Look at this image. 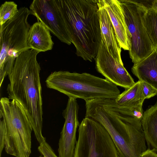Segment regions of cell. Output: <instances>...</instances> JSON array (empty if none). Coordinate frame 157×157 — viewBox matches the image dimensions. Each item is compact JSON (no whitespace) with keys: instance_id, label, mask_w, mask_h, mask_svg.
I'll return each mask as SVG.
<instances>
[{"instance_id":"25","label":"cell","mask_w":157,"mask_h":157,"mask_svg":"<svg viewBox=\"0 0 157 157\" xmlns=\"http://www.w3.org/2000/svg\"><path fill=\"white\" fill-rule=\"evenodd\" d=\"M39 157H44V156L43 155H40V156H39Z\"/></svg>"},{"instance_id":"16","label":"cell","mask_w":157,"mask_h":157,"mask_svg":"<svg viewBox=\"0 0 157 157\" xmlns=\"http://www.w3.org/2000/svg\"><path fill=\"white\" fill-rule=\"evenodd\" d=\"M141 124L148 148L157 150V101L144 112Z\"/></svg>"},{"instance_id":"23","label":"cell","mask_w":157,"mask_h":157,"mask_svg":"<svg viewBox=\"0 0 157 157\" xmlns=\"http://www.w3.org/2000/svg\"><path fill=\"white\" fill-rule=\"evenodd\" d=\"M141 157H157V150L148 148L142 154Z\"/></svg>"},{"instance_id":"21","label":"cell","mask_w":157,"mask_h":157,"mask_svg":"<svg viewBox=\"0 0 157 157\" xmlns=\"http://www.w3.org/2000/svg\"><path fill=\"white\" fill-rule=\"evenodd\" d=\"M143 94L145 99L150 98L157 95V91L148 84L141 81Z\"/></svg>"},{"instance_id":"11","label":"cell","mask_w":157,"mask_h":157,"mask_svg":"<svg viewBox=\"0 0 157 157\" xmlns=\"http://www.w3.org/2000/svg\"><path fill=\"white\" fill-rule=\"evenodd\" d=\"M79 106L75 99L69 98L63 111L65 122L58 143L59 157H73L77 143L76 133L80 123L78 114Z\"/></svg>"},{"instance_id":"22","label":"cell","mask_w":157,"mask_h":157,"mask_svg":"<svg viewBox=\"0 0 157 157\" xmlns=\"http://www.w3.org/2000/svg\"><path fill=\"white\" fill-rule=\"evenodd\" d=\"M5 144V125L2 120L0 121V157H1L2 151Z\"/></svg>"},{"instance_id":"17","label":"cell","mask_w":157,"mask_h":157,"mask_svg":"<svg viewBox=\"0 0 157 157\" xmlns=\"http://www.w3.org/2000/svg\"><path fill=\"white\" fill-rule=\"evenodd\" d=\"M109 99L112 103L121 107L143 105L145 99L143 94L141 81L139 80L130 88L125 89L116 99Z\"/></svg>"},{"instance_id":"19","label":"cell","mask_w":157,"mask_h":157,"mask_svg":"<svg viewBox=\"0 0 157 157\" xmlns=\"http://www.w3.org/2000/svg\"><path fill=\"white\" fill-rule=\"evenodd\" d=\"M18 11L17 5L13 1H6L2 4L0 8V25L13 17Z\"/></svg>"},{"instance_id":"20","label":"cell","mask_w":157,"mask_h":157,"mask_svg":"<svg viewBox=\"0 0 157 157\" xmlns=\"http://www.w3.org/2000/svg\"><path fill=\"white\" fill-rule=\"evenodd\" d=\"M38 150L44 157H59L56 154L53 150L46 141L39 144Z\"/></svg>"},{"instance_id":"14","label":"cell","mask_w":157,"mask_h":157,"mask_svg":"<svg viewBox=\"0 0 157 157\" xmlns=\"http://www.w3.org/2000/svg\"><path fill=\"white\" fill-rule=\"evenodd\" d=\"M139 80L150 85L157 91V46L147 57L131 68Z\"/></svg>"},{"instance_id":"10","label":"cell","mask_w":157,"mask_h":157,"mask_svg":"<svg viewBox=\"0 0 157 157\" xmlns=\"http://www.w3.org/2000/svg\"><path fill=\"white\" fill-rule=\"evenodd\" d=\"M95 59L97 71L108 81L125 89L130 88L135 83L123 63L112 57L102 40Z\"/></svg>"},{"instance_id":"7","label":"cell","mask_w":157,"mask_h":157,"mask_svg":"<svg viewBox=\"0 0 157 157\" xmlns=\"http://www.w3.org/2000/svg\"><path fill=\"white\" fill-rule=\"evenodd\" d=\"M119 1L131 35L128 45L129 56L134 64H136L147 57L155 48L143 21L148 6L142 2L135 0Z\"/></svg>"},{"instance_id":"6","label":"cell","mask_w":157,"mask_h":157,"mask_svg":"<svg viewBox=\"0 0 157 157\" xmlns=\"http://www.w3.org/2000/svg\"><path fill=\"white\" fill-rule=\"evenodd\" d=\"M18 10L13 17L0 25V87L5 77L11 72L17 58L30 49L27 37L31 26L27 20L30 11L25 7Z\"/></svg>"},{"instance_id":"4","label":"cell","mask_w":157,"mask_h":157,"mask_svg":"<svg viewBox=\"0 0 157 157\" xmlns=\"http://www.w3.org/2000/svg\"><path fill=\"white\" fill-rule=\"evenodd\" d=\"M47 87L56 90L69 98L85 101L97 98L115 99L120 91L116 86L105 79L86 73L66 71L52 73L45 81Z\"/></svg>"},{"instance_id":"24","label":"cell","mask_w":157,"mask_h":157,"mask_svg":"<svg viewBox=\"0 0 157 157\" xmlns=\"http://www.w3.org/2000/svg\"><path fill=\"white\" fill-rule=\"evenodd\" d=\"M151 7L152 10L157 13V0L152 1Z\"/></svg>"},{"instance_id":"9","label":"cell","mask_w":157,"mask_h":157,"mask_svg":"<svg viewBox=\"0 0 157 157\" xmlns=\"http://www.w3.org/2000/svg\"><path fill=\"white\" fill-rule=\"evenodd\" d=\"M29 8L31 14L61 41L69 45L71 44L59 0H34Z\"/></svg>"},{"instance_id":"13","label":"cell","mask_w":157,"mask_h":157,"mask_svg":"<svg viewBox=\"0 0 157 157\" xmlns=\"http://www.w3.org/2000/svg\"><path fill=\"white\" fill-rule=\"evenodd\" d=\"M114 28L121 48L129 50L131 35L126 25L121 4L118 0H102Z\"/></svg>"},{"instance_id":"1","label":"cell","mask_w":157,"mask_h":157,"mask_svg":"<svg viewBox=\"0 0 157 157\" xmlns=\"http://www.w3.org/2000/svg\"><path fill=\"white\" fill-rule=\"evenodd\" d=\"M39 52L29 49L16 59L7 88L8 98L15 99L26 113L36 139L40 144L46 141L42 134L43 101L40 76L41 70L37 60Z\"/></svg>"},{"instance_id":"3","label":"cell","mask_w":157,"mask_h":157,"mask_svg":"<svg viewBox=\"0 0 157 157\" xmlns=\"http://www.w3.org/2000/svg\"><path fill=\"white\" fill-rule=\"evenodd\" d=\"M85 117L93 119L106 129L119 157H141L147 149L141 121L110 111L92 100L86 103Z\"/></svg>"},{"instance_id":"5","label":"cell","mask_w":157,"mask_h":157,"mask_svg":"<svg viewBox=\"0 0 157 157\" xmlns=\"http://www.w3.org/2000/svg\"><path fill=\"white\" fill-rule=\"evenodd\" d=\"M0 118L5 132V149L16 157H29L33 129L28 116L17 101L2 97L0 101Z\"/></svg>"},{"instance_id":"12","label":"cell","mask_w":157,"mask_h":157,"mask_svg":"<svg viewBox=\"0 0 157 157\" xmlns=\"http://www.w3.org/2000/svg\"><path fill=\"white\" fill-rule=\"evenodd\" d=\"M98 4L101 40L112 57L123 63L121 56V48L109 15L102 0H98Z\"/></svg>"},{"instance_id":"8","label":"cell","mask_w":157,"mask_h":157,"mask_svg":"<svg viewBox=\"0 0 157 157\" xmlns=\"http://www.w3.org/2000/svg\"><path fill=\"white\" fill-rule=\"evenodd\" d=\"M78 132L73 157H119L109 135L99 122L85 117Z\"/></svg>"},{"instance_id":"18","label":"cell","mask_w":157,"mask_h":157,"mask_svg":"<svg viewBox=\"0 0 157 157\" xmlns=\"http://www.w3.org/2000/svg\"><path fill=\"white\" fill-rule=\"evenodd\" d=\"M149 36L155 47L157 46V13L148 7L143 19Z\"/></svg>"},{"instance_id":"2","label":"cell","mask_w":157,"mask_h":157,"mask_svg":"<svg viewBox=\"0 0 157 157\" xmlns=\"http://www.w3.org/2000/svg\"><path fill=\"white\" fill-rule=\"evenodd\" d=\"M76 55L92 62L101 41L98 0H59Z\"/></svg>"},{"instance_id":"15","label":"cell","mask_w":157,"mask_h":157,"mask_svg":"<svg viewBox=\"0 0 157 157\" xmlns=\"http://www.w3.org/2000/svg\"><path fill=\"white\" fill-rule=\"evenodd\" d=\"M50 32L40 21L31 26L27 37V45L30 49L39 52L52 50L54 43Z\"/></svg>"}]
</instances>
